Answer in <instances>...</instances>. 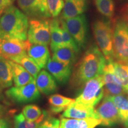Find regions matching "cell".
Wrapping results in <instances>:
<instances>
[{
  "mask_svg": "<svg viewBox=\"0 0 128 128\" xmlns=\"http://www.w3.org/2000/svg\"><path fill=\"white\" fill-rule=\"evenodd\" d=\"M106 62L98 46H91L76 65L71 79L72 84L76 87L82 86L90 80L102 75Z\"/></svg>",
  "mask_w": 128,
  "mask_h": 128,
  "instance_id": "6da1fadb",
  "label": "cell"
},
{
  "mask_svg": "<svg viewBox=\"0 0 128 128\" xmlns=\"http://www.w3.org/2000/svg\"><path fill=\"white\" fill-rule=\"evenodd\" d=\"M28 17L16 6L10 5L0 15V40L28 39Z\"/></svg>",
  "mask_w": 128,
  "mask_h": 128,
  "instance_id": "7a4b0ae2",
  "label": "cell"
},
{
  "mask_svg": "<svg viewBox=\"0 0 128 128\" xmlns=\"http://www.w3.org/2000/svg\"><path fill=\"white\" fill-rule=\"evenodd\" d=\"M114 61L128 64V21L118 18L113 28Z\"/></svg>",
  "mask_w": 128,
  "mask_h": 128,
  "instance_id": "3957f363",
  "label": "cell"
},
{
  "mask_svg": "<svg viewBox=\"0 0 128 128\" xmlns=\"http://www.w3.org/2000/svg\"><path fill=\"white\" fill-rule=\"evenodd\" d=\"M92 30L98 48L107 61L114 60L113 28L109 21L98 20L94 22Z\"/></svg>",
  "mask_w": 128,
  "mask_h": 128,
  "instance_id": "277c9868",
  "label": "cell"
},
{
  "mask_svg": "<svg viewBox=\"0 0 128 128\" xmlns=\"http://www.w3.org/2000/svg\"><path fill=\"white\" fill-rule=\"evenodd\" d=\"M104 94V82L102 74L85 83L82 91L75 102L94 108L103 98Z\"/></svg>",
  "mask_w": 128,
  "mask_h": 128,
  "instance_id": "5b68a950",
  "label": "cell"
},
{
  "mask_svg": "<svg viewBox=\"0 0 128 128\" xmlns=\"http://www.w3.org/2000/svg\"><path fill=\"white\" fill-rule=\"evenodd\" d=\"M61 24L67 30L80 48H84L88 38V24L86 16L81 14L72 18L60 19Z\"/></svg>",
  "mask_w": 128,
  "mask_h": 128,
  "instance_id": "8992f818",
  "label": "cell"
},
{
  "mask_svg": "<svg viewBox=\"0 0 128 128\" xmlns=\"http://www.w3.org/2000/svg\"><path fill=\"white\" fill-rule=\"evenodd\" d=\"M28 40L31 44H50V22L44 18L31 19L28 22Z\"/></svg>",
  "mask_w": 128,
  "mask_h": 128,
  "instance_id": "52a82bcc",
  "label": "cell"
},
{
  "mask_svg": "<svg viewBox=\"0 0 128 128\" xmlns=\"http://www.w3.org/2000/svg\"><path fill=\"white\" fill-rule=\"evenodd\" d=\"M6 94L10 100L18 103L34 102L39 99L40 96L34 78L22 87H12L6 91Z\"/></svg>",
  "mask_w": 128,
  "mask_h": 128,
  "instance_id": "ba28073f",
  "label": "cell"
},
{
  "mask_svg": "<svg viewBox=\"0 0 128 128\" xmlns=\"http://www.w3.org/2000/svg\"><path fill=\"white\" fill-rule=\"evenodd\" d=\"M113 61H107L102 73L104 97H113L120 94H128L115 75Z\"/></svg>",
  "mask_w": 128,
  "mask_h": 128,
  "instance_id": "9c48e42d",
  "label": "cell"
},
{
  "mask_svg": "<svg viewBox=\"0 0 128 128\" xmlns=\"http://www.w3.org/2000/svg\"><path fill=\"white\" fill-rule=\"evenodd\" d=\"M97 119L103 126H112L120 122L116 106L110 97H104L103 101L95 108Z\"/></svg>",
  "mask_w": 128,
  "mask_h": 128,
  "instance_id": "30bf717a",
  "label": "cell"
},
{
  "mask_svg": "<svg viewBox=\"0 0 128 128\" xmlns=\"http://www.w3.org/2000/svg\"><path fill=\"white\" fill-rule=\"evenodd\" d=\"M21 10L27 16L33 18H50L48 12L47 0H17Z\"/></svg>",
  "mask_w": 128,
  "mask_h": 128,
  "instance_id": "8fae6325",
  "label": "cell"
},
{
  "mask_svg": "<svg viewBox=\"0 0 128 128\" xmlns=\"http://www.w3.org/2000/svg\"><path fill=\"white\" fill-rule=\"evenodd\" d=\"M30 43L17 39L0 40L1 56L8 60L27 53Z\"/></svg>",
  "mask_w": 128,
  "mask_h": 128,
  "instance_id": "7c38bea8",
  "label": "cell"
},
{
  "mask_svg": "<svg viewBox=\"0 0 128 128\" xmlns=\"http://www.w3.org/2000/svg\"><path fill=\"white\" fill-rule=\"evenodd\" d=\"M72 65L58 61L50 58L45 68L60 83H65L70 79L72 72Z\"/></svg>",
  "mask_w": 128,
  "mask_h": 128,
  "instance_id": "4fadbf2b",
  "label": "cell"
},
{
  "mask_svg": "<svg viewBox=\"0 0 128 128\" xmlns=\"http://www.w3.org/2000/svg\"><path fill=\"white\" fill-rule=\"evenodd\" d=\"M61 118L76 119H85L91 118L97 119L94 108L87 106L76 102L69 106L64 111Z\"/></svg>",
  "mask_w": 128,
  "mask_h": 128,
  "instance_id": "5bb4252c",
  "label": "cell"
},
{
  "mask_svg": "<svg viewBox=\"0 0 128 128\" xmlns=\"http://www.w3.org/2000/svg\"><path fill=\"white\" fill-rule=\"evenodd\" d=\"M27 54L40 68H45L50 59V52L48 46L44 44H30Z\"/></svg>",
  "mask_w": 128,
  "mask_h": 128,
  "instance_id": "9a60e30c",
  "label": "cell"
},
{
  "mask_svg": "<svg viewBox=\"0 0 128 128\" xmlns=\"http://www.w3.org/2000/svg\"><path fill=\"white\" fill-rule=\"evenodd\" d=\"M88 6V0H67L62 10V19H68L83 14Z\"/></svg>",
  "mask_w": 128,
  "mask_h": 128,
  "instance_id": "2e32d148",
  "label": "cell"
},
{
  "mask_svg": "<svg viewBox=\"0 0 128 128\" xmlns=\"http://www.w3.org/2000/svg\"><path fill=\"white\" fill-rule=\"evenodd\" d=\"M35 80L37 88L42 93L48 95L56 91V83L49 72L45 70L40 71Z\"/></svg>",
  "mask_w": 128,
  "mask_h": 128,
  "instance_id": "e0dca14e",
  "label": "cell"
},
{
  "mask_svg": "<svg viewBox=\"0 0 128 128\" xmlns=\"http://www.w3.org/2000/svg\"><path fill=\"white\" fill-rule=\"evenodd\" d=\"M101 124V120L96 118L76 119L62 118L60 121V128H94Z\"/></svg>",
  "mask_w": 128,
  "mask_h": 128,
  "instance_id": "ac0fdd59",
  "label": "cell"
},
{
  "mask_svg": "<svg viewBox=\"0 0 128 128\" xmlns=\"http://www.w3.org/2000/svg\"><path fill=\"white\" fill-rule=\"evenodd\" d=\"M50 49L52 52L58 48L64 47L62 29L60 20L54 18L50 22Z\"/></svg>",
  "mask_w": 128,
  "mask_h": 128,
  "instance_id": "d6986e66",
  "label": "cell"
},
{
  "mask_svg": "<svg viewBox=\"0 0 128 128\" xmlns=\"http://www.w3.org/2000/svg\"><path fill=\"white\" fill-rule=\"evenodd\" d=\"M12 68V78L16 87H22L33 79V76L20 64L9 60Z\"/></svg>",
  "mask_w": 128,
  "mask_h": 128,
  "instance_id": "ffe728a7",
  "label": "cell"
},
{
  "mask_svg": "<svg viewBox=\"0 0 128 128\" xmlns=\"http://www.w3.org/2000/svg\"><path fill=\"white\" fill-rule=\"evenodd\" d=\"M111 97L118 109L120 120L128 128V94H120Z\"/></svg>",
  "mask_w": 128,
  "mask_h": 128,
  "instance_id": "44dd1931",
  "label": "cell"
},
{
  "mask_svg": "<svg viewBox=\"0 0 128 128\" xmlns=\"http://www.w3.org/2000/svg\"><path fill=\"white\" fill-rule=\"evenodd\" d=\"M12 68L9 60L2 56H0V87L6 88L12 86Z\"/></svg>",
  "mask_w": 128,
  "mask_h": 128,
  "instance_id": "7402d4cb",
  "label": "cell"
},
{
  "mask_svg": "<svg viewBox=\"0 0 128 128\" xmlns=\"http://www.w3.org/2000/svg\"><path fill=\"white\" fill-rule=\"evenodd\" d=\"M74 102L75 100L74 99L64 97L60 94L50 96L48 100L50 111L54 114H58L65 110L69 106Z\"/></svg>",
  "mask_w": 128,
  "mask_h": 128,
  "instance_id": "603a6c76",
  "label": "cell"
},
{
  "mask_svg": "<svg viewBox=\"0 0 128 128\" xmlns=\"http://www.w3.org/2000/svg\"><path fill=\"white\" fill-rule=\"evenodd\" d=\"M10 60L22 65L34 79H36L40 71L41 68L31 58L28 56L27 53L14 58Z\"/></svg>",
  "mask_w": 128,
  "mask_h": 128,
  "instance_id": "cb8c5ba5",
  "label": "cell"
},
{
  "mask_svg": "<svg viewBox=\"0 0 128 128\" xmlns=\"http://www.w3.org/2000/svg\"><path fill=\"white\" fill-rule=\"evenodd\" d=\"M76 54L78 52L72 48L64 46L53 52L52 59L63 63L72 65L76 60Z\"/></svg>",
  "mask_w": 128,
  "mask_h": 128,
  "instance_id": "d4e9b609",
  "label": "cell"
},
{
  "mask_svg": "<svg viewBox=\"0 0 128 128\" xmlns=\"http://www.w3.org/2000/svg\"><path fill=\"white\" fill-rule=\"evenodd\" d=\"M113 65L117 78L128 94V64L113 60Z\"/></svg>",
  "mask_w": 128,
  "mask_h": 128,
  "instance_id": "484cf974",
  "label": "cell"
},
{
  "mask_svg": "<svg viewBox=\"0 0 128 128\" xmlns=\"http://www.w3.org/2000/svg\"><path fill=\"white\" fill-rule=\"evenodd\" d=\"M22 114L26 119L30 122L38 120L47 116L45 111H42L40 108L33 104L26 106L22 111Z\"/></svg>",
  "mask_w": 128,
  "mask_h": 128,
  "instance_id": "4316f807",
  "label": "cell"
},
{
  "mask_svg": "<svg viewBox=\"0 0 128 128\" xmlns=\"http://www.w3.org/2000/svg\"><path fill=\"white\" fill-rule=\"evenodd\" d=\"M96 8L104 17L112 18L115 10V5L113 0H94Z\"/></svg>",
  "mask_w": 128,
  "mask_h": 128,
  "instance_id": "83f0119b",
  "label": "cell"
},
{
  "mask_svg": "<svg viewBox=\"0 0 128 128\" xmlns=\"http://www.w3.org/2000/svg\"><path fill=\"white\" fill-rule=\"evenodd\" d=\"M46 118L34 122H30L26 119L22 113H19L14 117V128H38Z\"/></svg>",
  "mask_w": 128,
  "mask_h": 128,
  "instance_id": "f1b7e54d",
  "label": "cell"
},
{
  "mask_svg": "<svg viewBox=\"0 0 128 128\" xmlns=\"http://www.w3.org/2000/svg\"><path fill=\"white\" fill-rule=\"evenodd\" d=\"M64 4V0H47V7L50 17L56 18L60 15Z\"/></svg>",
  "mask_w": 128,
  "mask_h": 128,
  "instance_id": "f546056e",
  "label": "cell"
},
{
  "mask_svg": "<svg viewBox=\"0 0 128 128\" xmlns=\"http://www.w3.org/2000/svg\"><path fill=\"white\" fill-rule=\"evenodd\" d=\"M61 24V23H60ZM62 29V39H63V42L64 46L70 47L74 49L76 52H79L80 48L78 44H76V41L73 39L71 35L69 33L67 30L61 24Z\"/></svg>",
  "mask_w": 128,
  "mask_h": 128,
  "instance_id": "4dcf8cb0",
  "label": "cell"
},
{
  "mask_svg": "<svg viewBox=\"0 0 128 128\" xmlns=\"http://www.w3.org/2000/svg\"><path fill=\"white\" fill-rule=\"evenodd\" d=\"M60 120L54 118H46L38 128H60Z\"/></svg>",
  "mask_w": 128,
  "mask_h": 128,
  "instance_id": "1f68e13d",
  "label": "cell"
},
{
  "mask_svg": "<svg viewBox=\"0 0 128 128\" xmlns=\"http://www.w3.org/2000/svg\"><path fill=\"white\" fill-rule=\"evenodd\" d=\"M0 128H11L10 123L7 118L0 119Z\"/></svg>",
  "mask_w": 128,
  "mask_h": 128,
  "instance_id": "d6a6232c",
  "label": "cell"
},
{
  "mask_svg": "<svg viewBox=\"0 0 128 128\" xmlns=\"http://www.w3.org/2000/svg\"><path fill=\"white\" fill-rule=\"evenodd\" d=\"M11 4L7 0H0V15L4 12L6 8L10 6Z\"/></svg>",
  "mask_w": 128,
  "mask_h": 128,
  "instance_id": "836d02e7",
  "label": "cell"
},
{
  "mask_svg": "<svg viewBox=\"0 0 128 128\" xmlns=\"http://www.w3.org/2000/svg\"><path fill=\"white\" fill-rule=\"evenodd\" d=\"M6 108L5 107L1 104H0V119H1V118L3 116V115L4 114L5 112H6Z\"/></svg>",
  "mask_w": 128,
  "mask_h": 128,
  "instance_id": "e575fe53",
  "label": "cell"
},
{
  "mask_svg": "<svg viewBox=\"0 0 128 128\" xmlns=\"http://www.w3.org/2000/svg\"><path fill=\"white\" fill-rule=\"evenodd\" d=\"M2 97V88H1V87H0V98Z\"/></svg>",
  "mask_w": 128,
  "mask_h": 128,
  "instance_id": "d590c367",
  "label": "cell"
},
{
  "mask_svg": "<svg viewBox=\"0 0 128 128\" xmlns=\"http://www.w3.org/2000/svg\"><path fill=\"white\" fill-rule=\"evenodd\" d=\"M7 1H8V2H9L11 4H12V2H13L14 1V0H7Z\"/></svg>",
  "mask_w": 128,
  "mask_h": 128,
  "instance_id": "8d00e7d4",
  "label": "cell"
},
{
  "mask_svg": "<svg viewBox=\"0 0 128 128\" xmlns=\"http://www.w3.org/2000/svg\"><path fill=\"white\" fill-rule=\"evenodd\" d=\"M126 14H127V16H128V7L127 8V10H126Z\"/></svg>",
  "mask_w": 128,
  "mask_h": 128,
  "instance_id": "74e56055",
  "label": "cell"
},
{
  "mask_svg": "<svg viewBox=\"0 0 128 128\" xmlns=\"http://www.w3.org/2000/svg\"><path fill=\"white\" fill-rule=\"evenodd\" d=\"M1 56V50H0V56Z\"/></svg>",
  "mask_w": 128,
  "mask_h": 128,
  "instance_id": "f35d334b",
  "label": "cell"
},
{
  "mask_svg": "<svg viewBox=\"0 0 128 128\" xmlns=\"http://www.w3.org/2000/svg\"><path fill=\"white\" fill-rule=\"evenodd\" d=\"M65 1H67V0H65Z\"/></svg>",
  "mask_w": 128,
  "mask_h": 128,
  "instance_id": "ab89813d",
  "label": "cell"
}]
</instances>
